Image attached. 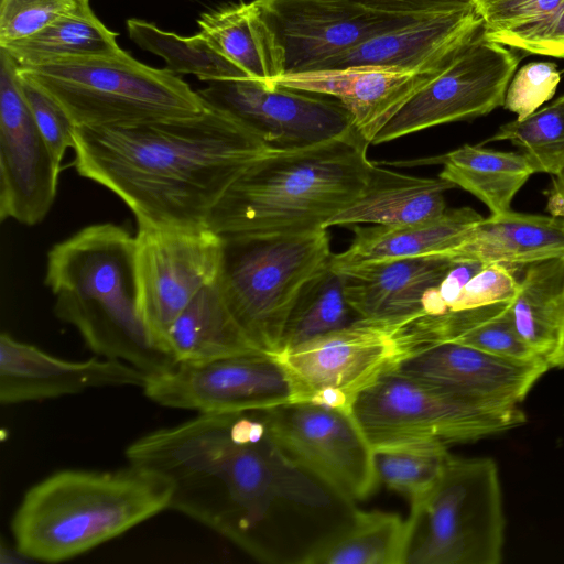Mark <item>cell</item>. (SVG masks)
<instances>
[{"label":"cell","mask_w":564,"mask_h":564,"mask_svg":"<svg viewBox=\"0 0 564 564\" xmlns=\"http://www.w3.org/2000/svg\"><path fill=\"white\" fill-rule=\"evenodd\" d=\"M124 454L172 481L171 510L264 563L304 564L356 509L281 448L263 410L197 413Z\"/></svg>","instance_id":"1"},{"label":"cell","mask_w":564,"mask_h":564,"mask_svg":"<svg viewBox=\"0 0 564 564\" xmlns=\"http://www.w3.org/2000/svg\"><path fill=\"white\" fill-rule=\"evenodd\" d=\"M77 173L116 194L138 227L198 228L231 184L272 150L229 113L76 127Z\"/></svg>","instance_id":"2"},{"label":"cell","mask_w":564,"mask_h":564,"mask_svg":"<svg viewBox=\"0 0 564 564\" xmlns=\"http://www.w3.org/2000/svg\"><path fill=\"white\" fill-rule=\"evenodd\" d=\"M45 285L54 314L72 325L98 357L127 362L147 376L172 369L139 311L135 235L94 224L55 243L47 253Z\"/></svg>","instance_id":"3"},{"label":"cell","mask_w":564,"mask_h":564,"mask_svg":"<svg viewBox=\"0 0 564 564\" xmlns=\"http://www.w3.org/2000/svg\"><path fill=\"white\" fill-rule=\"evenodd\" d=\"M359 134L294 151H271L227 189L207 227L223 239L325 228L364 191L373 166Z\"/></svg>","instance_id":"4"},{"label":"cell","mask_w":564,"mask_h":564,"mask_svg":"<svg viewBox=\"0 0 564 564\" xmlns=\"http://www.w3.org/2000/svg\"><path fill=\"white\" fill-rule=\"evenodd\" d=\"M172 481L129 463L112 470L62 469L30 487L10 522L26 560L77 557L170 509Z\"/></svg>","instance_id":"5"},{"label":"cell","mask_w":564,"mask_h":564,"mask_svg":"<svg viewBox=\"0 0 564 564\" xmlns=\"http://www.w3.org/2000/svg\"><path fill=\"white\" fill-rule=\"evenodd\" d=\"M45 89L76 127L127 126L188 117L206 106L176 74L148 66L123 50L19 66Z\"/></svg>","instance_id":"6"},{"label":"cell","mask_w":564,"mask_h":564,"mask_svg":"<svg viewBox=\"0 0 564 564\" xmlns=\"http://www.w3.org/2000/svg\"><path fill=\"white\" fill-rule=\"evenodd\" d=\"M223 240V295L250 339L274 354L302 291L330 262L326 228Z\"/></svg>","instance_id":"7"},{"label":"cell","mask_w":564,"mask_h":564,"mask_svg":"<svg viewBox=\"0 0 564 564\" xmlns=\"http://www.w3.org/2000/svg\"><path fill=\"white\" fill-rule=\"evenodd\" d=\"M352 412L373 452L473 442L527 420L519 405L478 402L397 369L365 390Z\"/></svg>","instance_id":"8"},{"label":"cell","mask_w":564,"mask_h":564,"mask_svg":"<svg viewBox=\"0 0 564 564\" xmlns=\"http://www.w3.org/2000/svg\"><path fill=\"white\" fill-rule=\"evenodd\" d=\"M408 519L406 564L500 563L505 516L496 463L449 455L437 484Z\"/></svg>","instance_id":"9"},{"label":"cell","mask_w":564,"mask_h":564,"mask_svg":"<svg viewBox=\"0 0 564 564\" xmlns=\"http://www.w3.org/2000/svg\"><path fill=\"white\" fill-rule=\"evenodd\" d=\"M421 348L409 324L358 319L271 355L288 377L290 402L352 411L365 390Z\"/></svg>","instance_id":"10"},{"label":"cell","mask_w":564,"mask_h":564,"mask_svg":"<svg viewBox=\"0 0 564 564\" xmlns=\"http://www.w3.org/2000/svg\"><path fill=\"white\" fill-rule=\"evenodd\" d=\"M223 253V238L208 227H138L139 311L152 340L166 354L172 324L200 290L217 280Z\"/></svg>","instance_id":"11"},{"label":"cell","mask_w":564,"mask_h":564,"mask_svg":"<svg viewBox=\"0 0 564 564\" xmlns=\"http://www.w3.org/2000/svg\"><path fill=\"white\" fill-rule=\"evenodd\" d=\"M518 56L481 30L376 135L380 144L435 126L486 116L503 105Z\"/></svg>","instance_id":"12"},{"label":"cell","mask_w":564,"mask_h":564,"mask_svg":"<svg viewBox=\"0 0 564 564\" xmlns=\"http://www.w3.org/2000/svg\"><path fill=\"white\" fill-rule=\"evenodd\" d=\"M281 448L351 502L378 487L373 448L352 411L308 402L263 410Z\"/></svg>","instance_id":"13"},{"label":"cell","mask_w":564,"mask_h":564,"mask_svg":"<svg viewBox=\"0 0 564 564\" xmlns=\"http://www.w3.org/2000/svg\"><path fill=\"white\" fill-rule=\"evenodd\" d=\"M256 133L272 151H294L358 133L335 97L249 77L208 83L197 90Z\"/></svg>","instance_id":"14"},{"label":"cell","mask_w":564,"mask_h":564,"mask_svg":"<svg viewBox=\"0 0 564 564\" xmlns=\"http://www.w3.org/2000/svg\"><path fill=\"white\" fill-rule=\"evenodd\" d=\"M142 389L159 405L197 413L268 410L291 401L288 377L267 352L175 365L148 376Z\"/></svg>","instance_id":"15"},{"label":"cell","mask_w":564,"mask_h":564,"mask_svg":"<svg viewBox=\"0 0 564 564\" xmlns=\"http://www.w3.org/2000/svg\"><path fill=\"white\" fill-rule=\"evenodd\" d=\"M18 68L0 48V219L34 226L55 200L61 163L35 123Z\"/></svg>","instance_id":"16"},{"label":"cell","mask_w":564,"mask_h":564,"mask_svg":"<svg viewBox=\"0 0 564 564\" xmlns=\"http://www.w3.org/2000/svg\"><path fill=\"white\" fill-rule=\"evenodd\" d=\"M259 1L283 48L284 75L314 70L372 36L432 14L380 11L351 0Z\"/></svg>","instance_id":"17"},{"label":"cell","mask_w":564,"mask_h":564,"mask_svg":"<svg viewBox=\"0 0 564 564\" xmlns=\"http://www.w3.org/2000/svg\"><path fill=\"white\" fill-rule=\"evenodd\" d=\"M148 376L123 361L94 357L74 361L0 336V402L13 405L110 387L143 388Z\"/></svg>","instance_id":"18"},{"label":"cell","mask_w":564,"mask_h":564,"mask_svg":"<svg viewBox=\"0 0 564 564\" xmlns=\"http://www.w3.org/2000/svg\"><path fill=\"white\" fill-rule=\"evenodd\" d=\"M550 369L546 358L517 361L455 341L427 345L397 370L478 402L518 405Z\"/></svg>","instance_id":"19"},{"label":"cell","mask_w":564,"mask_h":564,"mask_svg":"<svg viewBox=\"0 0 564 564\" xmlns=\"http://www.w3.org/2000/svg\"><path fill=\"white\" fill-rule=\"evenodd\" d=\"M454 260L446 253L332 267L360 319L410 324L423 316V297L437 286Z\"/></svg>","instance_id":"20"},{"label":"cell","mask_w":564,"mask_h":564,"mask_svg":"<svg viewBox=\"0 0 564 564\" xmlns=\"http://www.w3.org/2000/svg\"><path fill=\"white\" fill-rule=\"evenodd\" d=\"M482 28L475 3L440 11L372 36L314 70L384 66L408 70L445 65Z\"/></svg>","instance_id":"21"},{"label":"cell","mask_w":564,"mask_h":564,"mask_svg":"<svg viewBox=\"0 0 564 564\" xmlns=\"http://www.w3.org/2000/svg\"><path fill=\"white\" fill-rule=\"evenodd\" d=\"M445 65L419 70L384 66L310 70L283 75L274 84L337 98L350 112L357 132L371 144L401 107Z\"/></svg>","instance_id":"22"},{"label":"cell","mask_w":564,"mask_h":564,"mask_svg":"<svg viewBox=\"0 0 564 564\" xmlns=\"http://www.w3.org/2000/svg\"><path fill=\"white\" fill-rule=\"evenodd\" d=\"M446 254L454 261L501 263L509 268L564 258V217L513 210L490 215Z\"/></svg>","instance_id":"23"},{"label":"cell","mask_w":564,"mask_h":564,"mask_svg":"<svg viewBox=\"0 0 564 564\" xmlns=\"http://www.w3.org/2000/svg\"><path fill=\"white\" fill-rule=\"evenodd\" d=\"M454 187L440 176L419 177L373 163L359 197L332 217L325 228L360 224L398 226L430 220L447 209L444 193Z\"/></svg>","instance_id":"24"},{"label":"cell","mask_w":564,"mask_h":564,"mask_svg":"<svg viewBox=\"0 0 564 564\" xmlns=\"http://www.w3.org/2000/svg\"><path fill=\"white\" fill-rule=\"evenodd\" d=\"M198 33L247 77L273 85L285 74L284 52L259 0L200 14Z\"/></svg>","instance_id":"25"},{"label":"cell","mask_w":564,"mask_h":564,"mask_svg":"<svg viewBox=\"0 0 564 564\" xmlns=\"http://www.w3.org/2000/svg\"><path fill=\"white\" fill-rule=\"evenodd\" d=\"M482 219L470 207L446 209L441 216L409 225L352 226L355 237L341 253L332 256V267L365 261L446 253L459 246Z\"/></svg>","instance_id":"26"},{"label":"cell","mask_w":564,"mask_h":564,"mask_svg":"<svg viewBox=\"0 0 564 564\" xmlns=\"http://www.w3.org/2000/svg\"><path fill=\"white\" fill-rule=\"evenodd\" d=\"M166 350L176 365L264 352L231 313L218 278L200 290L174 321L167 334Z\"/></svg>","instance_id":"27"},{"label":"cell","mask_w":564,"mask_h":564,"mask_svg":"<svg viewBox=\"0 0 564 564\" xmlns=\"http://www.w3.org/2000/svg\"><path fill=\"white\" fill-rule=\"evenodd\" d=\"M442 164L440 177L470 193L482 202L491 215L511 210L517 193L534 173L520 152L498 151L465 144L446 154L391 165Z\"/></svg>","instance_id":"28"},{"label":"cell","mask_w":564,"mask_h":564,"mask_svg":"<svg viewBox=\"0 0 564 564\" xmlns=\"http://www.w3.org/2000/svg\"><path fill=\"white\" fill-rule=\"evenodd\" d=\"M410 543L409 519L355 509L341 528L313 549L304 564H406Z\"/></svg>","instance_id":"29"},{"label":"cell","mask_w":564,"mask_h":564,"mask_svg":"<svg viewBox=\"0 0 564 564\" xmlns=\"http://www.w3.org/2000/svg\"><path fill=\"white\" fill-rule=\"evenodd\" d=\"M477 9L489 40L564 58V0H489Z\"/></svg>","instance_id":"30"},{"label":"cell","mask_w":564,"mask_h":564,"mask_svg":"<svg viewBox=\"0 0 564 564\" xmlns=\"http://www.w3.org/2000/svg\"><path fill=\"white\" fill-rule=\"evenodd\" d=\"M117 36L97 18L89 0H80L40 32L0 48L19 66H31L66 57L113 54L120 50Z\"/></svg>","instance_id":"31"},{"label":"cell","mask_w":564,"mask_h":564,"mask_svg":"<svg viewBox=\"0 0 564 564\" xmlns=\"http://www.w3.org/2000/svg\"><path fill=\"white\" fill-rule=\"evenodd\" d=\"M564 300V258L528 264L509 304L519 336L546 357L558 338Z\"/></svg>","instance_id":"32"},{"label":"cell","mask_w":564,"mask_h":564,"mask_svg":"<svg viewBox=\"0 0 564 564\" xmlns=\"http://www.w3.org/2000/svg\"><path fill=\"white\" fill-rule=\"evenodd\" d=\"M127 30L138 46L160 56L166 69L174 74L195 75L207 83L247 77L198 32L192 36H181L135 18L127 21Z\"/></svg>","instance_id":"33"},{"label":"cell","mask_w":564,"mask_h":564,"mask_svg":"<svg viewBox=\"0 0 564 564\" xmlns=\"http://www.w3.org/2000/svg\"><path fill=\"white\" fill-rule=\"evenodd\" d=\"M358 319L360 318L346 300L341 278L329 262L306 284L299 296L278 351L294 348Z\"/></svg>","instance_id":"34"},{"label":"cell","mask_w":564,"mask_h":564,"mask_svg":"<svg viewBox=\"0 0 564 564\" xmlns=\"http://www.w3.org/2000/svg\"><path fill=\"white\" fill-rule=\"evenodd\" d=\"M509 141L534 173L557 175L564 167V95L522 120L499 127L484 143Z\"/></svg>","instance_id":"35"},{"label":"cell","mask_w":564,"mask_h":564,"mask_svg":"<svg viewBox=\"0 0 564 564\" xmlns=\"http://www.w3.org/2000/svg\"><path fill=\"white\" fill-rule=\"evenodd\" d=\"M447 446L398 447L375 451L379 482L417 508L437 484L449 457Z\"/></svg>","instance_id":"36"},{"label":"cell","mask_w":564,"mask_h":564,"mask_svg":"<svg viewBox=\"0 0 564 564\" xmlns=\"http://www.w3.org/2000/svg\"><path fill=\"white\" fill-rule=\"evenodd\" d=\"M509 304L498 314L464 329L449 341L471 346L510 360L535 361L546 358L519 336L510 318Z\"/></svg>","instance_id":"37"},{"label":"cell","mask_w":564,"mask_h":564,"mask_svg":"<svg viewBox=\"0 0 564 564\" xmlns=\"http://www.w3.org/2000/svg\"><path fill=\"white\" fill-rule=\"evenodd\" d=\"M80 0H1L0 46L26 39L74 9Z\"/></svg>","instance_id":"38"},{"label":"cell","mask_w":564,"mask_h":564,"mask_svg":"<svg viewBox=\"0 0 564 564\" xmlns=\"http://www.w3.org/2000/svg\"><path fill=\"white\" fill-rule=\"evenodd\" d=\"M19 80L24 98L35 123L50 145L57 162L69 148H74L76 126L63 107L34 80L19 73Z\"/></svg>","instance_id":"39"},{"label":"cell","mask_w":564,"mask_h":564,"mask_svg":"<svg viewBox=\"0 0 564 564\" xmlns=\"http://www.w3.org/2000/svg\"><path fill=\"white\" fill-rule=\"evenodd\" d=\"M560 80L556 64L528 63L513 74L502 106L516 113L518 120H522L554 96Z\"/></svg>","instance_id":"40"},{"label":"cell","mask_w":564,"mask_h":564,"mask_svg":"<svg viewBox=\"0 0 564 564\" xmlns=\"http://www.w3.org/2000/svg\"><path fill=\"white\" fill-rule=\"evenodd\" d=\"M519 280L512 269L501 263L485 264L464 286L451 312L510 303Z\"/></svg>","instance_id":"41"},{"label":"cell","mask_w":564,"mask_h":564,"mask_svg":"<svg viewBox=\"0 0 564 564\" xmlns=\"http://www.w3.org/2000/svg\"><path fill=\"white\" fill-rule=\"evenodd\" d=\"M478 261L459 260L441 283L423 297V316H440L452 311L467 282L484 267Z\"/></svg>","instance_id":"42"},{"label":"cell","mask_w":564,"mask_h":564,"mask_svg":"<svg viewBox=\"0 0 564 564\" xmlns=\"http://www.w3.org/2000/svg\"><path fill=\"white\" fill-rule=\"evenodd\" d=\"M356 3L380 11L404 13H434L460 8L474 0H351Z\"/></svg>","instance_id":"43"},{"label":"cell","mask_w":564,"mask_h":564,"mask_svg":"<svg viewBox=\"0 0 564 564\" xmlns=\"http://www.w3.org/2000/svg\"><path fill=\"white\" fill-rule=\"evenodd\" d=\"M546 361L552 367H564V300L557 343L554 349L546 356Z\"/></svg>","instance_id":"44"},{"label":"cell","mask_w":564,"mask_h":564,"mask_svg":"<svg viewBox=\"0 0 564 564\" xmlns=\"http://www.w3.org/2000/svg\"><path fill=\"white\" fill-rule=\"evenodd\" d=\"M554 183L555 191L564 202V167L560 171Z\"/></svg>","instance_id":"45"},{"label":"cell","mask_w":564,"mask_h":564,"mask_svg":"<svg viewBox=\"0 0 564 564\" xmlns=\"http://www.w3.org/2000/svg\"><path fill=\"white\" fill-rule=\"evenodd\" d=\"M487 1H489V0H475V4H476V7H479Z\"/></svg>","instance_id":"46"},{"label":"cell","mask_w":564,"mask_h":564,"mask_svg":"<svg viewBox=\"0 0 564 564\" xmlns=\"http://www.w3.org/2000/svg\"><path fill=\"white\" fill-rule=\"evenodd\" d=\"M474 2H475V0H474Z\"/></svg>","instance_id":"47"}]
</instances>
